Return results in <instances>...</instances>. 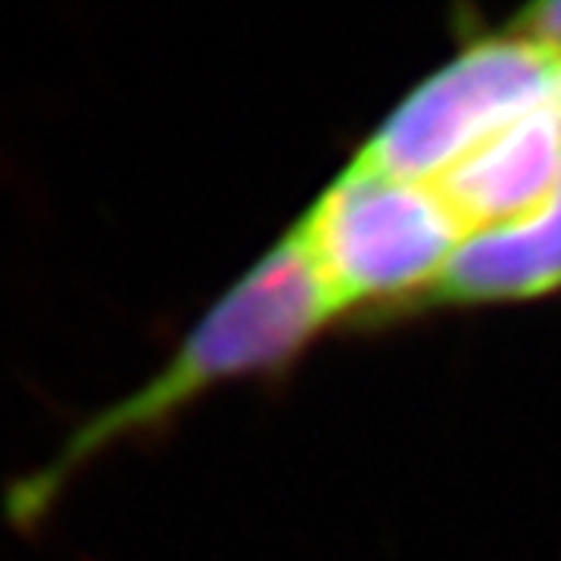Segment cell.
<instances>
[{
  "label": "cell",
  "instance_id": "obj_5",
  "mask_svg": "<svg viewBox=\"0 0 561 561\" xmlns=\"http://www.w3.org/2000/svg\"><path fill=\"white\" fill-rule=\"evenodd\" d=\"M561 290V181L518 219L465 234L427 302L496 306Z\"/></svg>",
  "mask_w": 561,
  "mask_h": 561
},
{
  "label": "cell",
  "instance_id": "obj_1",
  "mask_svg": "<svg viewBox=\"0 0 561 561\" xmlns=\"http://www.w3.org/2000/svg\"><path fill=\"white\" fill-rule=\"evenodd\" d=\"M341 316L319 265L290 228L203 312L153 378L72 424L47 459L10 481L3 493L10 527L35 534L84 468L169 431L221 383L287 371Z\"/></svg>",
  "mask_w": 561,
  "mask_h": 561
},
{
  "label": "cell",
  "instance_id": "obj_2",
  "mask_svg": "<svg viewBox=\"0 0 561 561\" xmlns=\"http://www.w3.org/2000/svg\"><path fill=\"white\" fill-rule=\"evenodd\" d=\"M294 231L341 312L427 302L465 228L431 184L350 162Z\"/></svg>",
  "mask_w": 561,
  "mask_h": 561
},
{
  "label": "cell",
  "instance_id": "obj_6",
  "mask_svg": "<svg viewBox=\"0 0 561 561\" xmlns=\"http://www.w3.org/2000/svg\"><path fill=\"white\" fill-rule=\"evenodd\" d=\"M505 32L522 35V38L534 41V44H540V47L561 57V0L527 7L518 13V20L505 25Z\"/></svg>",
  "mask_w": 561,
  "mask_h": 561
},
{
  "label": "cell",
  "instance_id": "obj_4",
  "mask_svg": "<svg viewBox=\"0 0 561 561\" xmlns=\"http://www.w3.org/2000/svg\"><path fill=\"white\" fill-rule=\"evenodd\" d=\"M561 181V91L465 157L431 187L465 234L537 209Z\"/></svg>",
  "mask_w": 561,
  "mask_h": 561
},
{
  "label": "cell",
  "instance_id": "obj_3",
  "mask_svg": "<svg viewBox=\"0 0 561 561\" xmlns=\"http://www.w3.org/2000/svg\"><path fill=\"white\" fill-rule=\"evenodd\" d=\"M559 91V54L512 32L474 41L421 81L362 144L356 162L434 184Z\"/></svg>",
  "mask_w": 561,
  "mask_h": 561
}]
</instances>
